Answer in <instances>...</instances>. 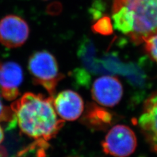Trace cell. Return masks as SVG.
Instances as JSON below:
<instances>
[{"label": "cell", "mask_w": 157, "mask_h": 157, "mask_svg": "<svg viewBox=\"0 0 157 157\" xmlns=\"http://www.w3.org/2000/svg\"><path fill=\"white\" fill-rule=\"evenodd\" d=\"M138 125L151 150L157 153V92L145 100Z\"/></svg>", "instance_id": "cell-7"}, {"label": "cell", "mask_w": 157, "mask_h": 157, "mask_svg": "<svg viewBox=\"0 0 157 157\" xmlns=\"http://www.w3.org/2000/svg\"><path fill=\"white\" fill-rule=\"evenodd\" d=\"M4 140V133H3V130L2 129V126H0V145L2 144V142Z\"/></svg>", "instance_id": "cell-14"}, {"label": "cell", "mask_w": 157, "mask_h": 157, "mask_svg": "<svg viewBox=\"0 0 157 157\" xmlns=\"http://www.w3.org/2000/svg\"><path fill=\"white\" fill-rule=\"evenodd\" d=\"M93 100L105 107H113L119 104L123 94V87L117 78L102 76L93 83L91 90Z\"/></svg>", "instance_id": "cell-6"}, {"label": "cell", "mask_w": 157, "mask_h": 157, "mask_svg": "<svg viewBox=\"0 0 157 157\" xmlns=\"http://www.w3.org/2000/svg\"><path fill=\"white\" fill-rule=\"evenodd\" d=\"M28 67L35 85L42 86L51 96H54L56 88L64 78L59 71L55 57L47 51L33 53L28 60Z\"/></svg>", "instance_id": "cell-3"}, {"label": "cell", "mask_w": 157, "mask_h": 157, "mask_svg": "<svg viewBox=\"0 0 157 157\" xmlns=\"http://www.w3.org/2000/svg\"><path fill=\"white\" fill-rule=\"evenodd\" d=\"M55 111L63 121H74L78 119L84 111V102L77 92L66 90L53 98Z\"/></svg>", "instance_id": "cell-9"}, {"label": "cell", "mask_w": 157, "mask_h": 157, "mask_svg": "<svg viewBox=\"0 0 157 157\" xmlns=\"http://www.w3.org/2000/svg\"><path fill=\"white\" fill-rule=\"evenodd\" d=\"M82 121L86 124L95 128H101L109 125L112 121L110 112L94 104H88Z\"/></svg>", "instance_id": "cell-10"}, {"label": "cell", "mask_w": 157, "mask_h": 157, "mask_svg": "<svg viewBox=\"0 0 157 157\" xmlns=\"http://www.w3.org/2000/svg\"><path fill=\"white\" fill-rule=\"evenodd\" d=\"M92 29L94 32L101 35H110L113 33V26L110 18L106 16L101 17L92 26Z\"/></svg>", "instance_id": "cell-11"}, {"label": "cell", "mask_w": 157, "mask_h": 157, "mask_svg": "<svg viewBox=\"0 0 157 157\" xmlns=\"http://www.w3.org/2000/svg\"><path fill=\"white\" fill-rule=\"evenodd\" d=\"M23 81L21 66L14 62H0V94L6 100H15Z\"/></svg>", "instance_id": "cell-8"}, {"label": "cell", "mask_w": 157, "mask_h": 157, "mask_svg": "<svg viewBox=\"0 0 157 157\" xmlns=\"http://www.w3.org/2000/svg\"><path fill=\"white\" fill-rule=\"evenodd\" d=\"M144 43L147 52L157 63V33L146 39Z\"/></svg>", "instance_id": "cell-13"}, {"label": "cell", "mask_w": 157, "mask_h": 157, "mask_svg": "<svg viewBox=\"0 0 157 157\" xmlns=\"http://www.w3.org/2000/svg\"><path fill=\"white\" fill-rule=\"evenodd\" d=\"M29 29L21 17L10 14L0 21V43L9 48L22 46L28 38Z\"/></svg>", "instance_id": "cell-5"}, {"label": "cell", "mask_w": 157, "mask_h": 157, "mask_svg": "<svg viewBox=\"0 0 157 157\" xmlns=\"http://www.w3.org/2000/svg\"><path fill=\"white\" fill-rule=\"evenodd\" d=\"M112 13L114 28L136 45L157 33V0H113Z\"/></svg>", "instance_id": "cell-2"}, {"label": "cell", "mask_w": 157, "mask_h": 157, "mask_svg": "<svg viewBox=\"0 0 157 157\" xmlns=\"http://www.w3.org/2000/svg\"><path fill=\"white\" fill-rule=\"evenodd\" d=\"M11 108L22 133L42 143L56 136L64 123L57 117L52 96L26 92Z\"/></svg>", "instance_id": "cell-1"}, {"label": "cell", "mask_w": 157, "mask_h": 157, "mask_svg": "<svg viewBox=\"0 0 157 157\" xmlns=\"http://www.w3.org/2000/svg\"><path fill=\"white\" fill-rule=\"evenodd\" d=\"M103 151L114 157H128L137 147L136 136L130 128L118 124L109 130L101 142Z\"/></svg>", "instance_id": "cell-4"}, {"label": "cell", "mask_w": 157, "mask_h": 157, "mask_svg": "<svg viewBox=\"0 0 157 157\" xmlns=\"http://www.w3.org/2000/svg\"><path fill=\"white\" fill-rule=\"evenodd\" d=\"M0 122L9 123L11 128L17 123L16 117L11 107L4 105L0 94Z\"/></svg>", "instance_id": "cell-12"}]
</instances>
